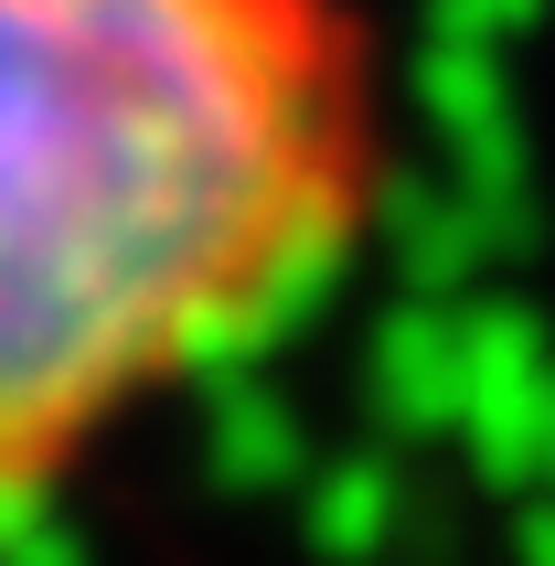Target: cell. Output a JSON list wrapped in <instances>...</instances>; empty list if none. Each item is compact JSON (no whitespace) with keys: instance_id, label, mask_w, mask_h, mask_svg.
I'll return each instance as SVG.
<instances>
[{"instance_id":"1","label":"cell","mask_w":555,"mask_h":566,"mask_svg":"<svg viewBox=\"0 0 555 566\" xmlns=\"http://www.w3.org/2000/svg\"><path fill=\"white\" fill-rule=\"evenodd\" d=\"M374 182L353 0H0V513L289 332Z\"/></svg>"}]
</instances>
